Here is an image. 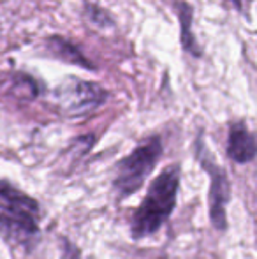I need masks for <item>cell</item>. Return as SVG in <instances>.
Listing matches in <instances>:
<instances>
[{
  "instance_id": "cell-10",
  "label": "cell",
  "mask_w": 257,
  "mask_h": 259,
  "mask_svg": "<svg viewBox=\"0 0 257 259\" xmlns=\"http://www.w3.org/2000/svg\"><path fill=\"white\" fill-rule=\"evenodd\" d=\"M227 2L231 4V6H234L238 11H245L248 7V2L250 0H227Z\"/></svg>"
},
{
  "instance_id": "cell-3",
  "label": "cell",
  "mask_w": 257,
  "mask_h": 259,
  "mask_svg": "<svg viewBox=\"0 0 257 259\" xmlns=\"http://www.w3.org/2000/svg\"><path fill=\"white\" fill-rule=\"evenodd\" d=\"M162 155L161 136H150L137 145L132 152L117 162V173L113 178V191L118 201L136 194L143 187L144 180L155 169Z\"/></svg>"
},
{
  "instance_id": "cell-1",
  "label": "cell",
  "mask_w": 257,
  "mask_h": 259,
  "mask_svg": "<svg viewBox=\"0 0 257 259\" xmlns=\"http://www.w3.org/2000/svg\"><path fill=\"white\" fill-rule=\"evenodd\" d=\"M41 206L11 182L0 180V235L11 245L30 252L39 236Z\"/></svg>"
},
{
  "instance_id": "cell-6",
  "label": "cell",
  "mask_w": 257,
  "mask_h": 259,
  "mask_svg": "<svg viewBox=\"0 0 257 259\" xmlns=\"http://www.w3.org/2000/svg\"><path fill=\"white\" fill-rule=\"evenodd\" d=\"M255 136L245 120H238L229 127L227 134V155L238 164H247L255 159Z\"/></svg>"
},
{
  "instance_id": "cell-7",
  "label": "cell",
  "mask_w": 257,
  "mask_h": 259,
  "mask_svg": "<svg viewBox=\"0 0 257 259\" xmlns=\"http://www.w3.org/2000/svg\"><path fill=\"white\" fill-rule=\"evenodd\" d=\"M176 13L180 18V27H182V45L183 50L187 53H190L192 57L199 58L202 55V50L199 48L197 41H195L194 34H192V7L190 4L180 0L176 4Z\"/></svg>"
},
{
  "instance_id": "cell-9",
  "label": "cell",
  "mask_w": 257,
  "mask_h": 259,
  "mask_svg": "<svg viewBox=\"0 0 257 259\" xmlns=\"http://www.w3.org/2000/svg\"><path fill=\"white\" fill-rule=\"evenodd\" d=\"M86 20L99 28L113 27L115 25L110 14H108L104 9H100V7L93 6V4H86Z\"/></svg>"
},
{
  "instance_id": "cell-5",
  "label": "cell",
  "mask_w": 257,
  "mask_h": 259,
  "mask_svg": "<svg viewBox=\"0 0 257 259\" xmlns=\"http://www.w3.org/2000/svg\"><path fill=\"white\" fill-rule=\"evenodd\" d=\"M108 99V92L93 81L67 76L55 89V101L60 111L69 116H83L95 111Z\"/></svg>"
},
{
  "instance_id": "cell-2",
  "label": "cell",
  "mask_w": 257,
  "mask_h": 259,
  "mask_svg": "<svg viewBox=\"0 0 257 259\" xmlns=\"http://www.w3.org/2000/svg\"><path fill=\"white\" fill-rule=\"evenodd\" d=\"M180 189V166H168L148 187L141 205L130 217V236L141 240L151 236L169 221L176 206Z\"/></svg>"
},
{
  "instance_id": "cell-4",
  "label": "cell",
  "mask_w": 257,
  "mask_h": 259,
  "mask_svg": "<svg viewBox=\"0 0 257 259\" xmlns=\"http://www.w3.org/2000/svg\"><path fill=\"white\" fill-rule=\"evenodd\" d=\"M195 155H197L199 164L202 169L210 175V221L212 226L219 231H226L227 229V213L226 206L231 199V182L227 178V173L224 167L219 166L217 159L212 155L210 148L206 147L204 138L199 134L195 140Z\"/></svg>"
},
{
  "instance_id": "cell-8",
  "label": "cell",
  "mask_w": 257,
  "mask_h": 259,
  "mask_svg": "<svg viewBox=\"0 0 257 259\" xmlns=\"http://www.w3.org/2000/svg\"><path fill=\"white\" fill-rule=\"evenodd\" d=\"M48 48L53 57H57L59 60H64V62H67V64L81 65V67H86V69H93V65L83 57V53L79 52L72 42L65 41L62 37H52L48 41Z\"/></svg>"
}]
</instances>
